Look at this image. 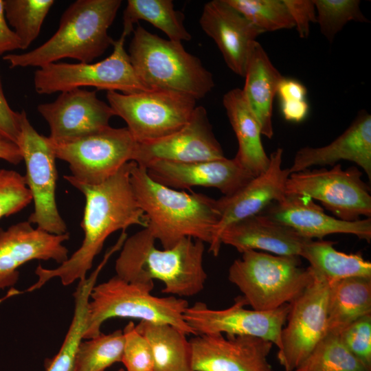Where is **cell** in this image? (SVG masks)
I'll list each match as a JSON object with an SVG mask.
<instances>
[{
  "label": "cell",
  "instance_id": "cell-3",
  "mask_svg": "<svg viewBox=\"0 0 371 371\" xmlns=\"http://www.w3.org/2000/svg\"><path fill=\"white\" fill-rule=\"evenodd\" d=\"M130 181L147 220L146 227L164 249L173 247L186 237L211 244L220 221L216 199L163 186L134 161Z\"/></svg>",
  "mask_w": 371,
  "mask_h": 371
},
{
  "label": "cell",
  "instance_id": "cell-4",
  "mask_svg": "<svg viewBox=\"0 0 371 371\" xmlns=\"http://www.w3.org/2000/svg\"><path fill=\"white\" fill-rule=\"evenodd\" d=\"M121 0H77L63 13L56 32L43 44L22 54L3 56L10 68L43 67L68 58L91 63L113 44L108 30Z\"/></svg>",
  "mask_w": 371,
  "mask_h": 371
},
{
  "label": "cell",
  "instance_id": "cell-19",
  "mask_svg": "<svg viewBox=\"0 0 371 371\" xmlns=\"http://www.w3.org/2000/svg\"><path fill=\"white\" fill-rule=\"evenodd\" d=\"M145 168L152 179L168 188H214L224 196L233 194L255 177L234 157L190 163L157 160Z\"/></svg>",
  "mask_w": 371,
  "mask_h": 371
},
{
  "label": "cell",
  "instance_id": "cell-35",
  "mask_svg": "<svg viewBox=\"0 0 371 371\" xmlns=\"http://www.w3.org/2000/svg\"><path fill=\"white\" fill-rule=\"evenodd\" d=\"M262 33L295 27L283 0H227Z\"/></svg>",
  "mask_w": 371,
  "mask_h": 371
},
{
  "label": "cell",
  "instance_id": "cell-11",
  "mask_svg": "<svg viewBox=\"0 0 371 371\" xmlns=\"http://www.w3.org/2000/svg\"><path fill=\"white\" fill-rule=\"evenodd\" d=\"M16 144L25 164V178L34 202V211L27 221L50 234L67 233L56 201L58 173L54 145L48 137L36 131L23 110L21 111L20 133Z\"/></svg>",
  "mask_w": 371,
  "mask_h": 371
},
{
  "label": "cell",
  "instance_id": "cell-33",
  "mask_svg": "<svg viewBox=\"0 0 371 371\" xmlns=\"http://www.w3.org/2000/svg\"><path fill=\"white\" fill-rule=\"evenodd\" d=\"M80 344L73 371H104L122 361L124 335L122 330L86 339Z\"/></svg>",
  "mask_w": 371,
  "mask_h": 371
},
{
  "label": "cell",
  "instance_id": "cell-43",
  "mask_svg": "<svg viewBox=\"0 0 371 371\" xmlns=\"http://www.w3.org/2000/svg\"><path fill=\"white\" fill-rule=\"evenodd\" d=\"M306 92V88L297 80L283 77L279 84L277 94L280 102L305 100Z\"/></svg>",
  "mask_w": 371,
  "mask_h": 371
},
{
  "label": "cell",
  "instance_id": "cell-46",
  "mask_svg": "<svg viewBox=\"0 0 371 371\" xmlns=\"http://www.w3.org/2000/svg\"><path fill=\"white\" fill-rule=\"evenodd\" d=\"M118 371H126V370L124 369L121 368Z\"/></svg>",
  "mask_w": 371,
  "mask_h": 371
},
{
  "label": "cell",
  "instance_id": "cell-5",
  "mask_svg": "<svg viewBox=\"0 0 371 371\" xmlns=\"http://www.w3.org/2000/svg\"><path fill=\"white\" fill-rule=\"evenodd\" d=\"M128 56L135 74L148 90H167L205 97L214 88L212 74L181 42L152 34L137 23Z\"/></svg>",
  "mask_w": 371,
  "mask_h": 371
},
{
  "label": "cell",
  "instance_id": "cell-2",
  "mask_svg": "<svg viewBox=\"0 0 371 371\" xmlns=\"http://www.w3.org/2000/svg\"><path fill=\"white\" fill-rule=\"evenodd\" d=\"M147 227L125 240L115 261L116 276L154 287L161 281L163 293L192 297L201 292L207 279L203 267L204 243L186 237L170 249H159Z\"/></svg>",
  "mask_w": 371,
  "mask_h": 371
},
{
  "label": "cell",
  "instance_id": "cell-16",
  "mask_svg": "<svg viewBox=\"0 0 371 371\" xmlns=\"http://www.w3.org/2000/svg\"><path fill=\"white\" fill-rule=\"evenodd\" d=\"M224 157L206 109L196 106L189 122L179 131L159 139L137 143L133 161L145 167L157 160L190 163Z\"/></svg>",
  "mask_w": 371,
  "mask_h": 371
},
{
  "label": "cell",
  "instance_id": "cell-24",
  "mask_svg": "<svg viewBox=\"0 0 371 371\" xmlns=\"http://www.w3.org/2000/svg\"><path fill=\"white\" fill-rule=\"evenodd\" d=\"M219 239L221 245H230L241 254L261 250L275 255L299 257L302 247L310 240L292 228L260 214L228 225Z\"/></svg>",
  "mask_w": 371,
  "mask_h": 371
},
{
  "label": "cell",
  "instance_id": "cell-32",
  "mask_svg": "<svg viewBox=\"0 0 371 371\" xmlns=\"http://www.w3.org/2000/svg\"><path fill=\"white\" fill-rule=\"evenodd\" d=\"M54 0H3L5 19L26 49L38 37Z\"/></svg>",
  "mask_w": 371,
  "mask_h": 371
},
{
  "label": "cell",
  "instance_id": "cell-41",
  "mask_svg": "<svg viewBox=\"0 0 371 371\" xmlns=\"http://www.w3.org/2000/svg\"><path fill=\"white\" fill-rule=\"evenodd\" d=\"M21 112L14 111L9 105L0 77V136L15 144L20 133Z\"/></svg>",
  "mask_w": 371,
  "mask_h": 371
},
{
  "label": "cell",
  "instance_id": "cell-39",
  "mask_svg": "<svg viewBox=\"0 0 371 371\" xmlns=\"http://www.w3.org/2000/svg\"><path fill=\"white\" fill-rule=\"evenodd\" d=\"M344 347L367 368H371V314L355 320L338 335Z\"/></svg>",
  "mask_w": 371,
  "mask_h": 371
},
{
  "label": "cell",
  "instance_id": "cell-28",
  "mask_svg": "<svg viewBox=\"0 0 371 371\" xmlns=\"http://www.w3.org/2000/svg\"><path fill=\"white\" fill-rule=\"evenodd\" d=\"M135 328L150 346L154 371H193L191 346L184 333L170 324L146 321Z\"/></svg>",
  "mask_w": 371,
  "mask_h": 371
},
{
  "label": "cell",
  "instance_id": "cell-38",
  "mask_svg": "<svg viewBox=\"0 0 371 371\" xmlns=\"http://www.w3.org/2000/svg\"><path fill=\"white\" fill-rule=\"evenodd\" d=\"M124 348L122 361L126 371H154L150 346L146 339L129 322L122 330Z\"/></svg>",
  "mask_w": 371,
  "mask_h": 371
},
{
  "label": "cell",
  "instance_id": "cell-8",
  "mask_svg": "<svg viewBox=\"0 0 371 371\" xmlns=\"http://www.w3.org/2000/svg\"><path fill=\"white\" fill-rule=\"evenodd\" d=\"M106 99L137 143L159 139L179 131L189 122L196 106L192 96L167 90L129 94L108 91Z\"/></svg>",
  "mask_w": 371,
  "mask_h": 371
},
{
  "label": "cell",
  "instance_id": "cell-29",
  "mask_svg": "<svg viewBox=\"0 0 371 371\" xmlns=\"http://www.w3.org/2000/svg\"><path fill=\"white\" fill-rule=\"evenodd\" d=\"M335 242L308 240L300 257L310 264L312 271L329 284L350 277L371 278V263L361 253L346 254L334 248Z\"/></svg>",
  "mask_w": 371,
  "mask_h": 371
},
{
  "label": "cell",
  "instance_id": "cell-20",
  "mask_svg": "<svg viewBox=\"0 0 371 371\" xmlns=\"http://www.w3.org/2000/svg\"><path fill=\"white\" fill-rule=\"evenodd\" d=\"M69 238V233L50 234L29 221L11 225L7 229L0 228V291L16 284L19 269L32 260H53L58 264L65 262L68 249L63 243Z\"/></svg>",
  "mask_w": 371,
  "mask_h": 371
},
{
  "label": "cell",
  "instance_id": "cell-12",
  "mask_svg": "<svg viewBox=\"0 0 371 371\" xmlns=\"http://www.w3.org/2000/svg\"><path fill=\"white\" fill-rule=\"evenodd\" d=\"M356 167L346 170L340 164L332 168L305 170L289 175L286 194L308 196L319 201L336 218L355 221L361 216H371L370 186Z\"/></svg>",
  "mask_w": 371,
  "mask_h": 371
},
{
  "label": "cell",
  "instance_id": "cell-45",
  "mask_svg": "<svg viewBox=\"0 0 371 371\" xmlns=\"http://www.w3.org/2000/svg\"><path fill=\"white\" fill-rule=\"evenodd\" d=\"M0 159L17 165L23 161V156L16 144L0 136Z\"/></svg>",
  "mask_w": 371,
  "mask_h": 371
},
{
  "label": "cell",
  "instance_id": "cell-7",
  "mask_svg": "<svg viewBox=\"0 0 371 371\" xmlns=\"http://www.w3.org/2000/svg\"><path fill=\"white\" fill-rule=\"evenodd\" d=\"M313 279L300 257L272 255L257 250L242 254L229 268L228 280L254 310L271 311L290 303Z\"/></svg>",
  "mask_w": 371,
  "mask_h": 371
},
{
  "label": "cell",
  "instance_id": "cell-26",
  "mask_svg": "<svg viewBox=\"0 0 371 371\" xmlns=\"http://www.w3.org/2000/svg\"><path fill=\"white\" fill-rule=\"evenodd\" d=\"M223 104L238 141L234 158L254 177L258 176L267 169L270 161L262 144L260 126L246 103L242 89L228 91L223 95Z\"/></svg>",
  "mask_w": 371,
  "mask_h": 371
},
{
  "label": "cell",
  "instance_id": "cell-23",
  "mask_svg": "<svg viewBox=\"0 0 371 371\" xmlns=\"http://www.w3.org/2000/svg\"><path fill=\"white\" fill-rule=\"evenodd\" d=\"M347 160L361 167L371 179V115L361 110L347 129L330 144L322 147L305 146L299 149L290 174L314 166H335Z\"/></svg>",
  "mask_w": 371,
  "mask_h": 371
},
{
  "label": "cell",
  "instance_id": "cell-42",
  "mask_svg": "<svg viewBox=\"0 0 371 371\" xmlns=\"http://www.w3.org/2000/svg\"><path fill=\"white\" fill-rule=\"evenodd\" d=\"M16 49H21L20 41L5 19L3 0H0V56Z\"/></svg>",
  "mask_w": 371,
  "mask_h": 371
},
{
  "label": "cell",
  "instance_id": "cell-14",
  "mask_svg": "<svg viewBox=\"0 0 371 371\" xmlns=\"http://www.w3.org/2000/svg\"><path fill=\"white\" fill-rule=\"evenodd\" d=\"M245 305L247 304L243 296L238 297L232 306L220 310L210 308L206 304L197 302L186 308L183 317L196 335H250L268 340L280 349L289 303L267 311L247 309Z\"/></svg>",
  "mask_w": 371,
  "mask_h": 371
},
{
  "label": "cell",
  "instance_id": "cell-6",
  "mask_svg": "<svg viewBox=\"0 0 371 371\" xmlns=\"http://www.w3.org/2000/svg\"><path fill=\"white\" fill-rule=\"evenodd\" d=\"M153 289L117 276L95 285L90 294L84 339L99 335L102 324L115 317L167 324L186 335H196L184 319L183 313L189 306L187 300L173 295L154 296L150 293Z\"/></svg>",
  "mask_w": 371,
  "mask_h": 371
},
{
  "label": "cell",
  "instance_id": "cell-44",
  "mask_svg": "<svg viewBox=\"0 0 371 371\" xmlns=\"http://www.w3.org/2000/svg\"><path fill=\"white\" fill-rule=\"evenodd\" d=\"M280 102L282 113L287 121L300 122L308 114V104L306 100L284 101Z\"/></svg>",
  "mask_w": 371,
  "mask_h": 371
},
{
  "label": "cell",
  "instance_id": "cell-30",
  "mask_svg": "<svg viewBox=\"0 0 371 371\" xmlns=\"http://www.w3.org/2000/svg\"><path fill=\"white\" fill-rule=\"evenodd\" d=\"M184 16L176 10L171 0H128L123 14L122 34L133 33L134 24L147 21L162 31L172 41H189L191 34L183 25Z\"/></svg>",
  "mask_w": 371,
  "mask_h": 371
},
{
  "label": "cell",
  "instance_id": "cell-17",
  "mask_svg": "<svg viewBox=\"0 0 371 371\" xmlns=\"http://www.w3.org/2000/svg\"><path fill=\"white\" fill-rule=\"evenodd\" d=\"M190 341L193 371H273V343L250 335H199Z\"/></svg>",
  "mask_w": 371,
  "mask_h": 371
},
{
  "label": "cell",
  "instance_id": "cell-13",
  "mask_svg": "<svg viewBox=\"0 0 371 371\" xmlns=\"http://www.w3.org/2000/svg\"><path fill=\"white\" fill-rule=\"evenodd\" d=\"M329 287L326 280L313 273L311 282L289 303L277 354L285 371H294L327 334Z\"/></svg>",
  "mask_w": 371,
  "mask_h": 371
},
{
  "label": "cell",
  "instance_id": "cell-9",
  "mask_svg": "<svg viewBox=\"0 0 371 371\" xmlns=\"http://www.w3.org/2000/svg\"><path fill=\"white\" fill-rule=\"evenodd\" d=\"M126 36L113 42L111 54L97 63H51L34 72V87L39 94H52L92 87L97 90L129 94L148 90L139 80L124 49Z\"/></svg>",
  "mask_w": 371,
  "mask_h": 371
},
{
  "label": "cell",
  "instance_id": "cell-25",
  "mask_svg": "<svg viewBox=\"0 0 371 371\" xmlns=\"http://www.w3.org/2000/svg\"><path fill=\"white\" fill-rule=\"evenodd\" d=\"M244 77V98L260 126L262 135L270 139L273 135V102L283 76L257 41L251 45Z\"/></svg>",
  "mask_w": 371,
  "mask_h": 371
},
{
  "label": "cell",
  "instance_id": "cell-22",
  "mask_svg": "<svg viewBox=\"0 0 371 371\" xmlns=\"http://www.w3.org/2000/svg\"><path fill=\"white\" fill-rule=\"evenodd\" d=\"M199 23L203 32L214 41L227 67L244 77L251 45L262 32L227 0L207 2Z\"/></svg>",
  "mask_w": 371,
  "mask_h": 371
},
{
  "label": "cell",
  "instance_id": "cell-37",
  "mask_svg": "<svg viewBox=\"0 0 371 371\" xmlns=\"http://www.w3.org/2000/svg\"><path fill=\"white\" fill-rule=\"evenodd\" d=\"M32 201L25 176L0 168V218L14 214Z\"/></svg>",
  "mask_w": 371,
  "mask_h": 371
},
{
  "label": "cell",
  "instance_id": "cell-36",
  "mask_svg": "<svg viewBox=\"0 0 371 371\" xmlns=\"http://www.w3.org/2000/svg\"><path fill=\"white\" fill-rule=\"evenodd\" d=\"M320 32L332 42L350 21L368 23L359 0H313Z\"/></svg>",
  "mask_w": 371,
  "mask_h": 371
},
{
  "label": "cell",
  "instance_id": "cell-18",
  "mask_svg": "<svg viewBox=\"0 0 371 371\" xmlns=\"http://www.w3.org/2000/svg\"><path fill=\"white\" fill-rule=\"evenodd\" d=\"M283 150L278 148L269 156L267 169L254 177L245 186L229 196L216 200L220 221L216 227L209 251L214 256L219 254L220 234L228 225L260 214L271 203L285 195V186L290 175L289 168H282Z\"/></svg>",
  "mask_w": 371,
  "mask_h": 371
},
{
  "label": "cell",
  "instance_id": "cell-1",
  "mask_svg": "<svg viewBox=\"0 0 371 371\" xmlns=\"http://www.w3.org/2000/svg\"><path fill=\"white\" fill-rule=\"evenodd\" d=\"M133 162L125 164L117 173L99 185L71 184L85 198L80 223L84 232L82 245L55 269H45L39 265L35 270L37 282L25 291L38 289L55 278H59L65 286L77 280H84L93 266L94 258L111 234L120 229L126 231L135 225L146 227L147 220L137 201L130 181Z\"/></svg>",
  "mask_w": 371,
  "mask_h": 371
},
{
  "label": "cell",
  "instance_id": "cell-31",
  "mask_svg": "<svg viewBox=\"0 0 371 371\" xmlns=\"http://www.w3.org/2000/svg\"><path fill=\"white\" fill-rule=\"evenodd\" d=\"M105 266L101 261L84 280L80 281L74 295V313L71 323L58 354L48 363L46 371H73L78 347L87 328L90 294L98 277Z\"/></svg>",
  "mask_w": 371,
  "mask_h": 371
},
{
  "label": "cell",
  "instance_id": "cell-40",
  "mask_svg": "<svg viewBox=\"0 0 371 371\" xmlns=\"http://www.w3.org/2000/svg\"><path fill=\"white\" fill-rule=\"evenodd\" d=\"M302 38L309 35L311 23L317 22L315 6L313 0H283Z\"/></svg>",
  "mask_w": 371,
  "mask_h": 371
},
{
  "label": "cell",
  "instance_id": "cell-10",
  "mask_svg": "<svg viewBox=\"0 0 371 371\" xmlns=\"http://www.w3.org/2000/svg\"><path fill=\"white\" fill-rule=\"evenodd\" d=\"M52 142V141H51ZM56 159L69 164L70 184L99 185L133 161L137 142L126 127L110 126L86 136L54 144Z\"/></svg>",
  "mask_w": 371,
  "mask_h": 371
},
{
  "label": "cell",
  "instance_id": "cell-27",
  "mask_svg": "<svg viewBox=\"0 0 371 371\" xmlns=\"http://www.w3.org/2000/svg\"><path fill=\"white\" fill-rule=\"evenodd\" d=\"M371 314V278L350 277L330 283L327 333L338 335L347 326Z\"/></svg>",
  "mask_w": 371,
  "mask_h": 371
},
{
  "label": "cell",
  "instance_id": "cell-15",
  "mask_svg": "<svg viewBox=\"0 0 371 371\" xmlns=\"http://www.w3.org/2000/svg\"><path fill=\"white\" fill-rule=\"evenodd\" d=\"M50 129L54 144L69 142L109 126L115 113L95 91L80 88L60 92L55 100L37 107Z\"/></svg>",
  "mask_w": 371,
  "mask_h": 371
},
{
  "label": "cell",
  "instance_id": "cell-34",
  "mask_svg": "<svg viewBox=\"0 0 371 371\" xmlns=\"http://www.w3.org/2000/svg\"><path fill=\"white\" fill-rule=\"evenodd\" d=\"M294 371H371L342 344L338 335L327 333Z\"/></svg>",
  "mask_w": 371,
  "mask_h": 371
},
{
  "label": "cell",
  "instance_id": "cell-21",
  "mask_svg": "<svg viewBox=\"0 0 371 371\" xmlns=\"http://www.w3.org/2000/svg\"><path fill=\"white\" fill-rule=\"evenodd\" d=\"M288 226L307 238H322L333 234H352L370 243L371 218L345 221L326 214L313 200L297 194H286L269 204L260 214Z\"/></svg>",
  "mask_w": 371,
  "mask_h": 371
}]
</instances>
